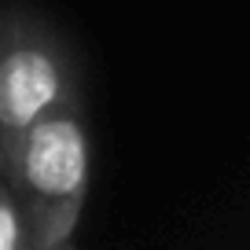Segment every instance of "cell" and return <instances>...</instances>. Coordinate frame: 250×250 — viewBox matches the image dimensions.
I'll list each match as a JSON object with an SVG mask.
<instances>
[{
    "label": "cell",
    "instance_id": "2",
    "mask_svg": "<svg viewBox=\"0 0 250 250\" xmlns=\"http://www.w3.org/2000/svg\"><path fill=\"white\" fill-rule=\"evenodd\" d=\"M81 96L74 52L48 19L22 8L0 11V177L19 140L48 110Z\"/></svg>",
    "mask_w": 250,
    "mask_h": 250
},
{
    "label": "cell",
    "instance_id": "1",
    "mask_svg": "<svg viewBox=\"0 0 250 250\" xmlns=\"http://www.w3.org/2000/svg\"><path fill=\"white\" fill-rule=\"evenodd\" d=\"M4 180L26 217L30 247H66L88 199V125L81 96H70L30 125Z\"/></svg>",
    "mask_w": 250,
    "mask_h": 250
},
{
    "label": "cell",
    "instance_id": "3",
    "mask_svg": "<svg viewBox=\"0 0 250 250\" xmlns=\"http://www.w3.org/2000/svg\"><path fill=\"white\" fill-rule=\"evenodd\" d=\"M0 250H33L26 217H22V210H19L4 177H0Z\"/></svg>",
    "mask_w": 250,
    "mask_h": 250
},
{
    "label": "cell",
    "instance_id": "4",
    "mask_svg": "<svg viewBox=\"0 0 250 250\" xmlns=\"http://www.w3.org/2000/svg\"><path fill=\"white\" fill-rule=\"evenodd\" d=\"M59 250H70V247H59Z\"/></svg>",
    "mask_w": 250,
    "mask_h": 250
}]
</instances>
